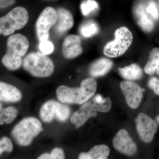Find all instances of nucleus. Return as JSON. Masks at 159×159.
Segmentation results:
<instances>
[{"mask_svg": "<svg viewBox=\"0 0 159 159\" xmlns=\"http://www.w3.org/2000/svg\"><path fill=\"white\" fill-rule=\"evenodd\" d=\"M97 83L93 78L84 80L80 87L60 86L56 90L57 99L63 103L81 104L87 102L96 93Z\"/></svg>", "mask_w": 159, "mask_h": 159, "instance_id": "f257e3e1", "label": "nucleus"}, {"mask_svg": "<svg viewBox=\"0 0 159 159\" xmlns=\"http://www.w3.org/2000/svg\"><path fill=\"white\" fill-rule=\"evenodd\" d=\"M29 47L28 39L20 34L9 36L7 42V51L2 58V63L10 70H16L22 64V57L26 54Z\"/></svg>", "mask_w": 159, "mask_h": 159, "instance_id": "f03ea898", "label": "nucleus"}, {"mask_svg": "<svg viewBox=\"0 0 159 159\" xmlns=\"http://www.w3.org/2000/svg\"><path fill=\"white\" fill-rule=\"evenodd\" d=\"M23 65L27 72L35 77H49L54 70L52 60L46 54L39 52L27 55L23 61Z\"/></svg>", "mask_w": 159, "mask_h": 159, "instance_id": "7ed1b4c3", "label": "nucleus"}, {"mask_svg": "<svg viewBox=\"0 0 159 159\" xmlns=\"http://www.w3.org/2000/svg\"><path fill=\"white\" fill-rule=\"evenodd\" d=\"M111 107V101L109 97L101 103H98L94 99L87 102L71 117V122L78 129L84 125L89 118L97 116V112H107Z\"/></svg>", "mask_w": 159, "mask_h": 159, "instance_id": "20e7f679", "label": "nucleus"}, {"mask_svg": "<svg viewBox=\"0 0 159 159\" xmlns=\"http://www.w3.org/2000/svg\"><path fill=\"white\" fill-rule=\"evenodd\" d=\"M42 130L41 123L38 119L29 117L23 119L16 125L12 135L20 145L27 146Z\"/></svg>", "mask_w": 159, "mask_h": 159, "instance_id": "39448f33", "label": "nucleus"}, {"mask_svg": "<svg viewBox=\"0 0 159 159\" xmlns=\"http://www.w3.org/2000/svg\"><path fill=\"white\" fill-rule=\"evenodd\" d=\"M28 11L22 7L12 9L0 19V33L4 36L13 34L16 30L21 29L29 20Z\"/></svg>", "mask_w": 159, "mask_h": 159, "instance_id": "423d86ee", "label": "nucleus"}, {"mask_svg": "<svg viewBox=\"0 0 159 159\" xmlns=\"http://www.w3.org/2000/svg\"><path fill=\"white\" fill-rule=\"evenodd\" d=\"M115 39L106 44L103 53L107 57H116L127 51L133 41V34L128 28L120 27L116 30Z\"/></svg>", "mask_w": 159, "mask_h": 159, "instance_id": "0eeeda50", "label": "nucleus"}, {"mask_svg": "<svg viewBox=\"0 0 159 159\" xmlns=\"http://www.w3.org/2000/svg\"><path fill=\"white\" fill-rule=\"evenodd\" d=\"M57 11L54 8L48 7L42 11L36 23V32L40 42L48 40L49 31L57 20Z\"/></svg>", "mask_w": 159, "mask_h": 159, "instance_id": "6e6552de", "label": "nucleus"}, {"mask_svg": "<svg viewBox=\"0 0 159 159\" xmlns=\"http://www.w3.org/2000/svg\"><path fill=\"white\" fill-rule=\"evenodd\" d=\"M137 131L142 141L151 142L157 129L156 122L144 113L139 114L136 120Z\"/></svg>", "mask_w": 159, "mask_h": 159, "instance_id": "1a4fd4ad", "label": "nucleus"}, {"mask_svg": "<svg viewBox=\"0 0 159 159\" xmlns=\"http://www.w3.org/2000/svg\"><path fill=\"white\" fill-rule=\"evenodd\" d=\"M120 88L129 106L131 108H137L141 102L142 93L145 90L135 83L128 81H122L120 84Z\"/></svg>", "mask_w": 159, "mask_h": 159, "instance_id": "9d476101", "label": "nucleus"}, {"mask_svg": "<svg viewBox=\"0 0 159 159\" xmlns=\"http://www.w3.org/2000/svg\"><path fill=\"white\" fill-rule=\"evenodd\" d=\"M113 143L115 149L126 155L132 156L136 152V145L125 129H121L117 133Z\"/></svg>", "mask_w": 159, "mask_h": 159, "instance_id": "9b49d317", "label": "nucleus"}, {"mask_svg": "<svg viewBox=\"0 0 159 159\" xmlns=\"http://www.w3.org/2000/svg\"><path fill=\"white\" fill-rule=\"evenodd\" d=\"M82 51L81 39L80 36L70 34L66 38L62 46L64 57L67 59H72L79 56Z\"/></svg>", "mask_w": 159, "mask_h": 159, "instance_id": "f8f14e48", "label": "nucleus"}, {"mask_svg": "<svg viewBox=\"0 0 159 159\" xmlns=\"http://www.w3.org/2000/svg\"><path fill=\"white\" fill-rule=\"evenodd\" d=\"M56 11L57 20L54 26V29L55 33L61 35L73 28L74 18L70 11L63 8H59Z\"/></svg>", "mask_w": 159, "mask_h": 159, "instance_id": "ddd939ff", "label": "nucleus"}, {"mask_svg": "<svg viewBox=\"0 0 159 159\" xmlns=\"http://www.w3.org/2000/svg\"><path fill=\"white\" fill-rule=\"evenodd\" d=\"M22 95L18 89L5 83H0V99L6 102H16L21 99Z\"/></svg>", "mask_w": 159, "mask_h": 159, "instance_id": "4468645a", "label": "nucleus"}, {"mask_svg": "<svg viewBox=\"0 0 159 159\" xmlns=\"http://www.w3.org/2000/svg\"><path fill=\"white\" fill-rule=\"evenodd\" d=\"M134 13L137 24L143 31L149 32L153 30V22L147 15L143 6L137 7L134 10Z\"/></svg>", "mask_w": 159, "mask_h": 159, "instance_id": "2eb2a0df", "label": "nucleus"}, {"mask_svg": "<svg viewBox=\"0 0 159 159\" xmlns=\"http://www.w3.org/2000/svg\"><path fill=\"white\" fill-rule=\"evenodd\" d=\"M113 63L107 58H102L98 59L91 65L89 73L93 77L104 76L111 69Z\"/></svg>", "mask_w": 159, "mask_h": 159, "instance_id": "dca6fc26", "label": "nucleus"}, {"mask_svg": "<svg viewBox=\"0 0 159 159\" xmlns=\"http://www.w3.org/2000/svg\"><path fill=\"white\" fill-rule=\"evenodd\" d=\"M110 153L108 146L104 145L94 146L89 152H82L80 154V159H106Z\"/></svg>", "mask_w": 159, "mask_h": 159, "instance_id": "f3484780", "label": "nucleus"}, {"mask_svg": "<svg viewBox=\"0 0 159 159\" xmlns=\"http://www.w3.org/2000/svg\"><path fill=\"white\" fill-rule=\"evenodd\" d=\"M119 70L121 76L127 80H137L141 79L143 75L142 69L135 64L119 68Z\"/></svg>", "mask_w": 159, "mask_h": 159, "instance_id": "a211bd4d", "label": "nucleus"}, {"mask_svg": "<svg viewBox=\"0 0 159 159\" xmlns=\"http://www.w3.org/2000/svg\"><path fill=\"white\" fill-rule=\"evenodd\" d=\"M159 66V48H154L149 53L148 61L144 68L146 74L152 75Z\"/></svg>", "mask_w": 159, "mask_h": 159, "instance_id": "6ab92c4d", "label": "nucleus"}, {"mask_svg": "<svg viewBox=\"0 0 159 159\" xmlns=\"http://www.w3.org/2000/svg\"><path fill=\"white\" fill-rule=\"evenodd\" d=\"M17 110L12 107H9L6 109H3L1 104V118L0 124L2 125L4 123L8 124L11 123L17 116Z\"/></svg>", "mask_w": 159, "mask_h": 159, "instance_id": "aec40b11", "label": "nucleus"}, {"mask_svg": "<svg viewBox=\"0 0 159 159\" xmlns=\"http://www.w3.org/2000/svg\"><path fill=\"white\" fill-rule=\"evenodd\" d=\"M54 101H48L43 106L40 110V118L43 122H49L54 119Z\"/></svg>", "mask_w": 159, "mask_h": 159, "instance_id": "412c9836", "label": "nucleus"}, {"mask_svg": "<svg viewBox=\"0 0 159 159\" xmlns=\"http://www.w3.org/2000/svg\"><path fill=\"white\" fill-rule=\"evenodd\" d=\"M54 116L59 121H66L70 116V110L69 107L57 101H54Z\"/></svg>", "mask_w": 159, "mask_h": 159, "instance_id": "4be33fe9", "label": "nucleus"}, {"mask_svg": "<svg viewBox=\"0 0 159 159\" xmlns=\"http://www.w3.org/2000/svg\"><path fill=\"white\" fill-rule=\"evenodd\" d=\"M99 31V28L96 23L92 21L84 24L80 29V34L85 38H89L97 34Z\"/></svg>", "mask_w": 159, "mask_h": 159, "instance_id": "5701e85b", "label": "nucleus"}, {"mask_svg": "<svg viewBox=\"0 0 159 159\" xmlns=\"http://www.w3.org/2000/svg\"><path fill=\"white\" fill-rule=\"evenodd\" d=\"M98 7V4L94 0H87L80 5V9L84 16L88 15L92 11L97 9Z\"/></svg>", "mask_w": 159, "mask_h": 159, "instance_id": "b1692460", "label": "nucleus"}, {"mask_svg": "<svg viewBox=\"0 0 159 159\" xmlns=\"http://www.w3.org/2000/svg\"><path fill=\"white\" fill-rule=\"evenodd\" d=\"M39 49L43 54L48 55L51 54L54 51L53 43L48 40L42 41L39 44Z\"/></svg>", "mask_w": 159, "mask_h": 159, "instance_id": "393cba45", "label": "nucleus"}, {"mask_svg": "<svg viewBox=\"0 0 159 159\" xmlns=\"http://www.w3.org/2000/svg\"><path fill=\"white\" fill-rule=\"evenodd\" d=\"M13 149V145L11 140L7 137H3L0 141V154L3 152L6 151L8 152H11Z\"/></svg>", "mask_w": 159, "mask_h": 159, "instance_id": "a878e982", "label": "nucleus"}, {"mask_svg": "<svg viewBox=\"0 0 159 159\" xmlns=\"http://www.w3.org/2000/svg\"><path fill=\"white\" fill-rule=\"evenodd\" d=\"M146 12L150 15L154 19L157 20L159 18V13L157 6L154 3L150 2L146 9Z\"/></svg>", "mask_w": 159, "mask_h": 159, "instance_id": "bb28decb", "label": "nucleus"}, {"mask_svg": "<svg viewBox=\"0 0 159 159\" xmlns=\"http://www.w3.org/2000/svg\"><path fill=\"white\" fill-rule=\"evenodd\" d=\"M52 159H63L65 158L64 153L62 149L55 148L51 154Z\"/></svg>", "mask_w": 159, "mask_h": 159, "instance_id": "cd10ccee", "label": "nucleus"}, {"mask_svg": "<svg viewBox=\"0 0 159 159\" xmlns=\"http://www.w3.org/2000/svg\"><path fill=\"white\" fill-rule=\"evenodd\" d=\"M15 2L16 0H0L1 9H5L12 6Z\"/></svg>", "mask_w": 159, "mask_h": 159, "instance_id": "c85d7f7f", "label": "nucleus"}, {"mask_svg": "<svg viewBox=\"0 0 159 159\" xmlns=\"http://www.w3.org/2000/svg\"><path fill=\"white\" fill-rule=\"evenodd\" d=\"M159 83V80L156 77H152L149 80L148 86L151 89L154 90L157 88Z\"/></svg>", "mask_w": 159, "mask_h": 159, "instance_id": "c756f323", "label": "nucleus"}, {"mask_svg": "<svg viewBox=\"0 0 159 159\" xmlns=\"http://www.w3.org/2000/svg\"><path fill=\"white\" fill-rule=\"evenodd\" d=\"M94 99L96 102H98V103H101L104 100V99L102 98L101 95H99V94H97V96L94 98Z\"/></svg>", "mask_w": 159, "mask_h": 159, "instance_id": "7c9ffc66", "label": "nucleus"}, {"mask_svg": "<svg viewBox=\"0 0 159 159\" xmlns=\"http://www.w3.org/2000/svg\"><path fill=\"white\" fill-rule=\"evenodd\" d=\"M38 159H51V155L49 154L48 153H44L41 155L38 158Z\"/></svg>", "mask_w": 159, "mask_h": 159, "instance_id": "2f4dec72", "label": "nucleus"}, {"mask_svg": "<svg viewBox=\"0 0 159 159\" xmlns=\"http://www.w3.org/2000/svg\"><path fill=\"white\" fill-rule=\"evenodd\" d=\"M153 91L155 93L157 94V95H159V83L157 88Z\"/></svg>", "mask_w": 159, "mask_h": 159, "instance_id": "473e14b6", "label": "nucleus"}, {"mask_svg": "<svg viewBox=\"0 0 159 159\" xmlns=\"http://www.w3.org/2000/svg\"><path fill=\"white\" fill-rule=\"evenodd\" d=\"M156 72L157 74V75H159V67L157 69Z\"/></svg>", "mask_w": 159, "mask_h": 159, "instance_id": "72a5a7b5", "label": "nucleus"}, {"mask_svg": "<svg viewBox=\"0 0 159 159\" xmlns=\"http://www.w3.org/2000/svg\"><path fill=\"white\" fill-rule=\"evenodd\" d=\"M157 122H158L159 124V116L157 117Z\"/></svg>", "mask_w": 159, "mask_h": 159, "instance_id": "f704fd0d", "label": "nucleus"}, {"mask_svg": "<svg viewBox=\"0 0 159 159\" xmlns=\"http://www.w3.org/2000/svg\"><path fill=\"white\" fill-rule=\"evenodd\" d=\"M158 1H159V0H158Z\"/></svg>", "mask_w": 159, "mask_h": 159, "instance_id": "c9c22d12", "label": "nucleus"}]
</instances>
